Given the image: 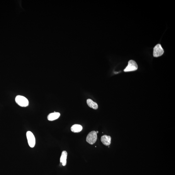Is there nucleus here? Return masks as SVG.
Here are the masks:
<instances>
[{
  "label": "nucleus",
  "instance_id": "obj_1",
  "mask_svg": "<svg viewBox=\"0 0 175 175\" xmlns=\"http://www.w3.org/2000/svg\"><path fill=\"white\" fill-rule=\"evenodd\" d=\"M15 102L19 106L23 107L27 106L29 105L28 100L23 96H17L15 99Z\"/></svg>",
  "mask_w": 175,
  "mask_h": 175
},
{
  "label": "nucleus",
  "instance_id": "obj_2",
  "mask_svg": "<svg viewBox=\"0 0 175 175\" xmlns=\"http://www.w3.org/2000/svg\"><path fill=\"white\" fill-rule=\"evenodd\" d=\"M97 138V133L96 131H92L89 133L86 138V141L91 145H93L96 142Z\"/></svg>",
  "mask_w": 175,
  "mask_h": 175
},
{
  "label": "nucleus",
  "instance_id": "obj_3",
  "mask_svg": "<svg viewBox=\"0 0 175 175\" xmlns=\"http://www.w3.org/2000/svg\"><path fill=\"white\" fill-rule=\"evenodd\" d=\"M138 69L137 63L134 60H130L128 62V66L124 70V71L125 72L134 71Z\"/></svg>",
  "mask_w": 175,
  "mask_h": 175
},
{
  "label": "nucleus",
  "instance_id": "obj_4",
  "mask_svg": "<svg viewBox=\"0 0 175 175\" xmlns=\"http://www.w3.org/2000/svg\"><path fill=\"white\" fill-rule=\"evenodd\" d=\"M28 144L31 148H33L35 145V138L33 134L30 131H28L26 133Z\"/></svg>",
  "mask_w": 175,
  "mask_h": 175
},
{
  "label": "nucleus",
  "instance_id": "obj_5",
  "mask_svg": "<svg viewBox=\"0 0 175 175\" xmlns=\"http://www.w3.org/2000/svg\"><path fill=\"white\" fill-rule=\"evenodd\" d=\"M164 51L161 45L158 44L155 46L154 49L153 55L155 57L161 56L164 54Z\"/></svg>",
  "mask_w": 175,
  "mask_h": 175
},
{
  "label": "nucleus",
  "instance_id": "obj_6",
  "mask_svg": "<svg viewBox=\"0 0 175 175\" xmlns=\"http://www.w3.org/2000/svg\"><path fill=\"white\" fill-rule=\"evenodd\" d=\"M111 138L110 136L104 135L101 138L102 143L106 146H108L111 144Z\"/></svg>",
  "mask_w": 175,
  "mask_h": 175
},
{
  "label": "nucleus",
  "instance_id": "obj_7",
  "mask_svg": "<svg viewBox=\"0 0 175 175\" xmlns=\"http://www.w3.org/2000/svg\"><path fill=\"white\" fill-rule=\"evenodd\" d=\"M60 116V113L55 112L50 113L47 116V119L48 120L53 121L57 120L59 118Z\"/></svg>",
  "mask_w": 175,
  "mask_h": 175
},
{
  "label": "nucleus",
  "instance_id": "obj_8",
  "mask_svg": "<svg viewBox=\"0 0 175 175\" xmlns=\"http://www.w3.org/2000/svg\"><path fill=\"white\" fill-rule=\"evenodd\" d=\"M67 153L66 151H63L62 152L60 158V162L62 163L63 166H65L67 164Z\"/></svg>",
  "mask_w": 175,
  "mask_h": 175
},
{
  "label": "nucleus",
  "instance_id": "obj_9",
  "mask_svg": "<svg viewBox=\"0 0 175 175\" xmlns=\"http://www.w3.org/2000/svg\"><path fill=\"white\" fill-rule=\"evenodd\" d=\"M83 128L82 126L79 125L75 124L71 126V130L74 133H79L82 131Z\"/></svg>",
  "mask_w": 175,
  "mask_h": 175
},
{
  "label": "nucleus",
  "instance_id": "obj_10",
  "mask_svg": "<svg viewBox=\"0 0 175 175\" xmlns=\"http://www.w3.org/2000/svg\"><path fill=\"white\" fill-rule=\"evenodd\" d=\"M87 103L88 106L92 108L97 109L98 108V105L97 104L91 99L87 100Z\"/></svg>",
  "mask_w": 175,
  "mask_h": 175
},
{
  "label": "nucleus",
  "instance_id": "obj_11",
  "mask_svg": "<svg viewBox=\"0 0 175 175\" xmlns=\"http://www.w3.org/2000/svg\"><path fill=\"white\" fill-rule=\"evenodd\" d=\"M96 132L97 133H98V131H97V132Z\"/></svg>",
  "mask_w": 175,
  "mask_h": 175
}]
</instances>
